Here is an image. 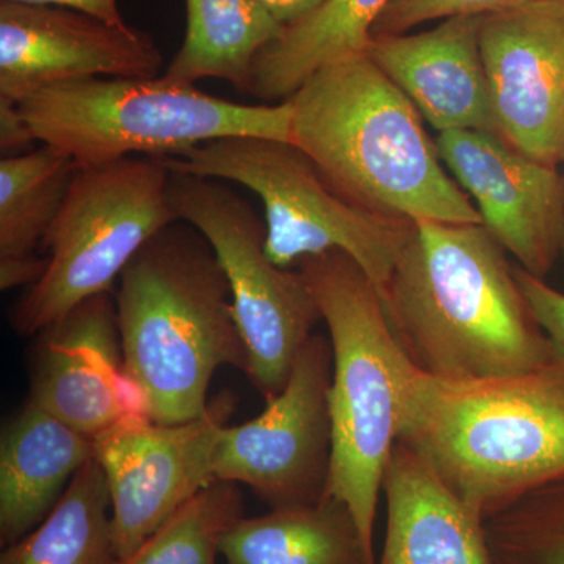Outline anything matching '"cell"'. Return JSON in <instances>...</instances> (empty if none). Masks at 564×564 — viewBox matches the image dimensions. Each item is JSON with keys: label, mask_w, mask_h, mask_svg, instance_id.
Here are the masks:
<instances>
[{"label": "cell", "mask_w": 564, "mask_h": 564, "mask_svg": "<svg viewBox=\"0 0 564 564\" xmlns=\"http://www.w3.org/2000/svg\"><path fill=\"white\" fill-rule=\"evenodd\" d=\"M562 252H563V256H564V240H563V251Z\"/></svg>", "instance_id": "32"}, {"label": "cell", "mask_w": 564, "mask_h": 564, "mask_svg": "<svg viewBox=\"0 0 564 564\" xmlns=\"http://www.w3.org/2000/svg\"><path fill=\"white\" fill-rule=\"evenodd\" d=\"M170 198L180 220L198 229L217 256L247 345V375L265 400L273 399L322 322L313 293L299 270L269 258L265 223L226 181L172 166Z\"/></svg>", "instance_id": "9"}, {"label": "cell", "mask_w": 564, "mask_h": 564, "mask_svg": "<svg viewBox=\"0 0 564 564\" xmlns=\"http://www.w3.org/2000/svg\"><path fill=\"white\" fill-rule=\"evenodd\" d=\"M296 270L313 293L333 348L332 466L325 497L350 510L375 556L384 470L419 369L397 340L377 285L350 256H310Z\"/></svg>", "instance_id": "5"}, {"label": "cell", "mask_w": 564, "mask_h": 564, "mask_svg": "<svg viewBox=\"0 0 564 564\" xmlns=\"http://www.w3.org/2000/svg\"><path fill=\"white\" fill-rule=\"evenodd\" d=\"M436 147L494 239L521 269L545 280L563 251L564 176L558 166L527 158L492 132H441Z\"/></svg>", "instance_id": "14"}, {"label": "cell", "mask_w": 564, "mask_h": 564, "mask_svg": "<svg viewBox=\"0 0 564 564\" xmlns=\"http://www.w3.org/2000/svg\"><path fill=\"white\" fill-rule=\"evenodd\" d=\"M95 458V440L29 402L0 441V543H18L50 516L74 475Z\"/></svg>", "instance_id": "18"}, {"label": "cell", "mask_w": 564, "mask_h": 564, "mask_svg": "<svg viewBox=\"0 0 564 564\" xmlns=\"http://www.w3.org/2000/svg\"><path fill=\"white\" fill-rule=\"evenodd\" d=\"M481 61L496 133L533 161L564 162V0L488 14Z\"/></svg>", "instance_id": "12"}, {"label": "cell", "mask_w": 564, "mask_h": 564, "mask_svg": "<svg viewBox=\"0 0 564 564\" xmlns=\"http://www.w3.org/2000/svg\"><path fill=\"white\" fill-rule=\"evenodd\" d=\"M399 443L481 518L564 480V361L492 380L419 370Z\"/></svg>", "instance_id": "4"}, {"label": "cell", "mask_w": 564, "mask_h": 564, "mask_svg": "<svg viewBox=\"0 0 564 564\" xmlns=\"http://www.w3.org/2000/svg\"><path fill=\"white\" fill-rule=\"evenodd\" d=\"M514 274L534 318L551 339L555 355L564 361V293L519 265H514Z\"/></svg>", "instance_id": "27"}, {"label": "cell", "mask_w": 564, "mask_h": 564, "mask_svg": "<svg viewBox=\"0 0 564 564\" xmlns=\"http://www.w3.org/2000/svg\"><path fill=\"white\" fill-rule=\"evenodd\" d=\"M169 161L177 172L254 192L265 210L267 254L282 269L310 256L344 251L378 291L391 276L411 223L347 202L292 141L229 137Z\"/></svg>", "instance_id": "8"}, {"label": "cell", "mask_w": 564, "mask_h": 564, "mask_svg": "<svg viewBox=\"0 0 564 564\" xmlns=\"http://www.w3.org/2000/svg\"><path fill=\"white\" fill-rule=\"evenodd\" d=\"M46 270V256L0 259V289L11 291L17 288H31L43 278Z\"/></svg>", "instance_id": "29"}, {"label": "cell", "mask_w": 564, "mask_h": 564, "mask_svg": "<svg viewBox=\"0 0 564 564\" xmlns=\"http://www.w3.org/2000/svg\"><path fill=\"white\" fill-rule=\"evenodd\" d=\"M383 494L388 524L377 564H496L485 519L408 445L393 447Z\"/></svg>", "instance_id": "17"}, {"label": "cell", "mask_w": 564, "mask_h": 564, "mask_svg": "<svg viewBox=\"0 0 564 564\" xmlns=\"http://www.w3.org/2000/svg\"><path fill=\"white\" fill-rule=\"evenodd\" d=\"M6 2L31 3V6L62 7L90 14L111 25H124L118 0H6Z\"/></svg>", "instance_id": "30"}, {"label": "cell", "mask_w": 564, "mask_h": 564, "mask_svg": "<svg viewBox=\"0 0 564 564\" xmlns=\"http://www.w3.org/2000/svg\"><path fill=\"white\" fill-rule=\"evenodd\" d=\"M378 292L408 358L437 380L511 377L556 356L507 251L484 225L411 223Z\"/></svg>", "instance_id": "1"}, {"label": "cell", "mask_w": 564, "mask_h": 564, "mask_svg": "<svg viewBox=\"0 0 564 564\" xmlns=\"http://www.w3.org/2000/svg\"><path fill=\"white\" fill-rule=\"evenodd\" d=\"M231 481H214L120 564H218L223 534L242 516Z\"/></svg>", "instance_id": "24"}, {"label": "cell", "mask_w": 564, "mask_h": 564, "mask_svg": "<svg viewBox=\"0 0 564 564\" xmlns=\"http://www.w3.org/2000/svg\"><path fill=\"white\" fill-rule=\"evenodd\" d=\"M0 564H120L101 464L95 458L85 464L50 516L6 547Z\"/></svg>", "instance_id": "22"}, {"label": "cell", "mask_w": 564, "mask_h": 564, "mask_svg": "<svg viewBox=\"0 0 564 564\" xmlns=\"http://www.w3.org/2000/svg\"><path fill=\"white\" fill-rule=\"evenodd\" d=\"M187 31L163 77L195 85L221 79L250 91L256 57L284 32V25L256 0H185Z\"/></svg>", "instance_id": "21"}, {"label": "cell", "mask_w": 564, "mask_h": 564, "mask_svg": "<svg viewBox=\"0 0 564 564\" xmlns=\"http://www.w3.org/2000/svg\"><path fill=\"white\" fill-rule=\"evenodd\" d=\"M36 141L20 104L0 98V151L3 158L25 154L33 150Z\"/></svg>", "instance_id": "28"}, {"label": "cell", "mask_w": 564, "mask_h": 564, "mask_svg": "<svg viewBox=\"0 0 564 564\" xmlns=\"http://www.w3.org/2000/svg\"><path fill=\"white\" fill-rule=\"evenodd\" d=\"M485 17H452L421 33L372 36L366 54L437 132L496 133L480 51Z\"/></svg>", "instance_id": "16"}, {"label": "cell", "mask_w": 564, "mask_h": 564, "mask_svg": "<svg viewBox=\"0 0 564 564\" xmlns=\"http://www.w3.org/2000/svg\"><path fill=\"white\" fill-rule=\"evenodd\" d=\"M39 337L29 402L93 440L126 419L148 417L126 375L110 292L85 300Z\"/></svg>", "instance_id": "15"}, {"label": "cell", "mask_w": 564, "mask_h": 564, "mask_svg": "<svg viewBox=\"0 0 564 564\" xmlns=\"http://www.w3.org/2000/svg\"><path fill=\"white\" fill-rule=\"evenodd\" d=\"M220 555L225 564H377L350 510L332 497L240 516L223 534Z\"/></svg>", "instance_id": "19"}, {"label": "cell", "mask_w": 564, "mask_h": 564, "mask_svg": "<svg viewBox=\"0 0 564 564\" xmlns=\"http://www.w3.org/2000/svg\"><path fill=\"white\" fill-rule=\"evenodd\" d=\"M541 0H392L380 14L372 36L400 35L429 21L452 17H488Z\"/></svg>", "instance_id": "26"}, {"label": "cell", "mask_w": 564, "mask_h": 564, "mask_svg": "<svg viewBox=\"0 0 564 564\" xmlns=\"http://www.w3.org/2000/svg\"><path fill=\"white\" fill-rule=\"evenodd\" d=\"M163 55L147 32L80 11L0 0V98L96 77H158Z\"/></svg>", "instance_id": "13"}, {"label": "cell", "mask_w": 564, "mask_h": 564, "mask_svg": "<svg viewBox=\"0 0 564 564\" xmlns=\"http://www.w3.org/2000/svg\"><path fill=\"white\" fill-rule=\"evenodd\" d=\"M33 135L77 169L128 158H177L229 137L292 141L291 101L251 106L165 77H96L52 85L20 102Z\"/></svg>", "instance_id": "6"}, {"label": "cell", "mask_w": 564, "mask_h": 564, "mask_svg": "<svg viewBox=\"0 0 564 564\" xmlns=\"http://www.w3.org/2000/svg\"><path fill=\"white\" fill-rule=\"evenodd\" d=\"M169 158L79 169L41 248L47 270L11 311L13 328L39 336L91 296L110 292L137 252L180 221Z\"/></svg>", "instance_id": "7"}, {"label": "cell", "mask_w": 564, "mask_h": 564, "mask_svg": "<svg viewBox=\"0 0 564 564\" xmlns=\"http://www.w3.org/2000/svg\"><path fill=\"white\" fill-rule=\"evenodd\" d=\"M332 343L314 333L265 410L242 425L221 426L215 478L247 485L272 510L325 499L332 466Z\"/></svg>", "instance_id": "10"}, {"label": "cell", "mask_w": 564, "mask_h": 564, "mask_svg": "<svg viewBox=\"0 0 564 564\" xmlns=\"http://www.w3.org/2000/svg\"><path fill=\"white\" fill-rule=\"evenodd\" d=\"M392 0H325L256 57L248 95L288 101L311 76L350 55L364 54L372 29Z\"/></svg>", "instance_id": "20"}, {"label": "cell", "mask_w": 564, "mask_h": 564, "mask_svg": "<svg viewBox=\"0 0 564 564\" xmlns=\"http://www.w3.org/2000/svg\"><path fill=\"white\" fill-rule=\"evenodd\" d=\"M267 13L284 28L304 20L307 14L317 10L325 0H256Z\"/></svg>", "instance_id": "31"}, {"label": "cell", "mask_w": 564, "mask_h": 564, "mask_svg": "<svg viewBox=\"0 0 564 564\" xmlns=\"http://www.w3.org/2000/svg\"><path fill=\"white\" fill-rule=\"evenodd\" d=\"M77 165L43 147L0 161V259L36 254L57 217Z\"/></svg>", "instance_id": "23"}, {"label": "cell", "mask_w": 564, "mask_h": 564, "mask_svg": "<svg viewBox=\"0 0 564 564\" xmlns=\"http://www.w3.org/2000/svg\"><path fill=\"white\" fill-rule=\"evenodd\" d=\"M115 304L126 375L152 422L202 417L220 367L248 373L228 280L209 242L188 223L166 226L137 252L121 273Z\"/></svg>", "instance_id": "3"}, {"label": "cell", "mask_w": 564, "mask_h": 564, "mask_svg": "<svg viewBox=\"0 0 564 564\" xmlns=\"http://www.w3.org/2000/svg\"><path fill=\"white\" fill-rule=\"evenodd\" d=\"M485 530L496 564H564V480L489 516Z\"/></svg>", "instance_id": "25"}, {"label": "cell", "mask_w": 564, "mask_h": 564, "mask_svg": "<svg viewBox=\"0 0 564 564\" xmlns=\"http://www.w3.org/2000/svg\"><path fill=\"white\" fill-rule=\"evenodd\" d=\"M288 101L292 143L347 202L408 223L484 225L422 115L366 52L315 70Z\"/></svg>", "instance_id": "2"}, {"label": "cell", "mask_w": 564, "mask_h": 564, "mask_svg": "<svg viewBox=\"0 0 564 564\" xmlns=\"http://www.w3.org/2000/svg\"><path fill=\"white\" fill-rule=\"evenodd\" d=\"M232 404L231 395L220 397L202 417L176 425L126 419L95 437V459L109 485L120 562L217 481L215 445Z\"/></svg>", "instance_id": "11"}]
</instances>
